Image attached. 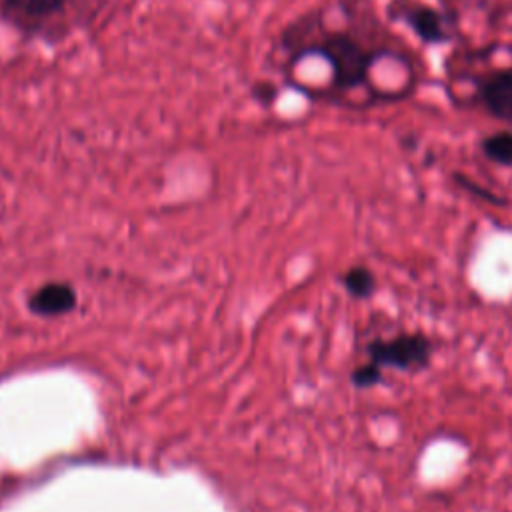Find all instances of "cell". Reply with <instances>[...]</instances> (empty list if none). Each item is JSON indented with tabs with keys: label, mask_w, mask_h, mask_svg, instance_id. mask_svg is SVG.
Wrapping results in <instances>:
<instances>
[{
	"label": "cell",
	"mask_w": 512,
	"mask_h": 512,
	"mask_svg": "<svg viewBox=\"0 0 512 512\" xmlns=\"http://www.w3.org/2000/svg\"><path fill=\"white\" fill-rule=\"evenodd\" d=\"M76 294L68 284H46L30 298V308L40 316H56L72 310Z\"/></svg>",
	"instance_id": "obj_6"
},
{
	"label": "cell",
	"mask_w": 512,
	"mask_h": 512,
	"mask_svg": "<svg viewBox=\"0 0 512 512\" xmlns=\"http://www.w3.org/2000/svg\"><path fill=\"white\" fill-rule=\"evenodd\" d=\"M366 354L380 368L420 372L430 366L432 342L422 332H402L392 338L368 340Z\"/></svg>",
	"instance_id": "obj_3"
},
{
	"label": "cell",
	"mask_w": 512,
	"mask_h": 512,
	"mask_svg": "<svg viewBox=\"0 0 512 512\" xmlns=\"http://www.w3.org/2000/svg\"><path fill=\"white\" fill-rule=\"evenodd\" d=\"M280 48L296 62L304 56H318L330 68V80L336 90H354L368 80V70L378 52L364 48L352 34L326 30L320 36H304L288 28L280 34Z\"/></svg>",
	"instance_id": "obj_1"
},
{
	"label": "cell",
	"mask_w": 512,
	"mask_h": 512,
	"mask_svg": "<svg viewBox=\"0 0 512 512\" xmlns=\"http://www.w3.org/2000/svg\"><path fill=\"white\" fill-rule=\"evenodd\" d=\"M482 106L498 120L512 124V70H496L478 84Z\"/></svg>",
	"instance_id": "obj_4"
},
{
	"label": "cell",
	"mask_w": 512,
	"mask_h": 512,
	"mask_svg": "<svg viewBox=\"0 0 512 512\" xmlns=\"http://www.w3.org/2000/svg\"><path fill=\"white\" fill-rule=\"evenodd\" d=\"M480 150L490 162L498 166H512V132L502 130L486 136L480 142Z\"/></svg>",
	"instance_id": "obj_8"
},
{
	"label": "cell",
	"mask_w": 512,
	"mask_h": 512,
	"mask_svg": "<svg viewBox=\"0 0 512 512\" xmlns=\"http://www.w3.org/2000/svg\"><path fill=\"white\" fill-rule=\"evenodd\" d=\"M342 286L352 298L366 300L376 292V276L368 266H350L342 274Z\"/></svg>",
	"instance_id": "obj_7"
},
{
	"label": "cell",
	"mask_w": 512,
	"mask_h": 512,
	"mask_svg": "<svg viewBox=\"0 0 512 512\" xmlns=\"http://www.w3.org/2000/svg\"><path fill=\"white\" fill-rule=\"evenodd\" d=\"M350 382L354 384V388L358 390H364V388H372V386H378L382 382V368L374 362H366V364H360L358 368L352 370L350 374Z\"/></svg>",
	"instance_id": "obj_9"
},
{
	"label": "cell",
	"mask_w": 512,
	"mask_h": 512,
	"mask_svg": "<svg viewBox=\"0 0 512 512\" xmlns=\"http://www.w3.org/2000/svg\"><path fill=\"white\" fill-rule=\"evenodd\" d=\"M400 18L406 22V26L412 28V32L428 42V44H440L450 38V28L446 24L444 14H440L436 8L426 4H410L400 10Z\"/></svg>",
	"instance_id": "obj_5"
},
{
	"label": "cell",
	"mask_w": 512,
	"mask_h": 512,
	"mask_svg": "<svg viewBox=\"0 0 512 512\" xmlns=\"http://www.w3.org/2000/svg\"><path fill=\"white\" fill-rule=\"evenodd\" d=\"M454 180H456L464 190H468L470 194L482 198L484 202H490V204H496V206H504V204H506L504 198H500L498 194H494V192H490V190L478 186L476 182H472L470 178H466V176H462V174H454Z\"/></svg>",
	"instance_id": "obj_10"
},
{
	"label": "cell",
	"mask_w": 512,
	"mask_h": 512,
	"mask_svg": "<svg viewBox=\"0 0 512 512\" xmlns=\"http://www.w3.org/2000/svg\"><path fill=\"white\" fill-rule=\"evenodd\" d=\"M88 12V0H0V20L6 26L26 38L52 42L82 26Z\"/></svg>",
	"instance_id": "obj_2"
}]
</instances>
